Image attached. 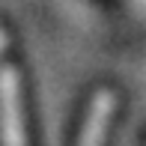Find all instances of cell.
<instances>
[{"label":"cell","instance_id":"6da1fadb","mask_svg":"<svg viewBox=\"0 0 146 146\" xmlns=\"http://www.w3.org/2000/svg\"><path fill=\"white\" fill-rule=\"evenodd\" d=\"M0 140L3 146H24V122L18 102V75L12 69L0 72Z\"/></svg>","mask_w":146,"mask_h":146},{"label":"cell","instance_id":"7a4b0ae2","mask_svg":"<svg viewBox=\"0 0 146 146\" xmlns=\"http://www.w3.org/2000/svg\"><path fill=\"white\" fill-rule=\"evenodd\" d=\"M113 110V98L108 92L96 98V104L90 108V116H87V125H84V137H81V146H102V137H104V128H108V116Z\"/></svg>","mask_w":146,"mask_h":146},{"label":"cell","instance_id":"3957f363","mask_svg":"<svg viewBox=\"0 0 146 146\" xmlns=\"http://www.w3.org/2000/svg\"><path fill=\"white\" fill-rule=\"evenodd\" d=\"M3 45H6V33L0 30V51H3Z\"/></svg>","mask_w":146,"mask_h":146}]
</instances>
